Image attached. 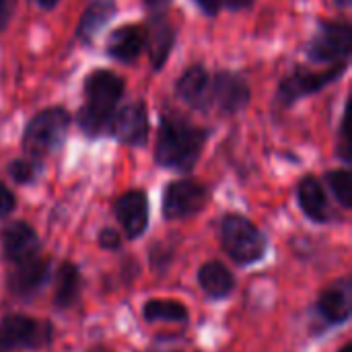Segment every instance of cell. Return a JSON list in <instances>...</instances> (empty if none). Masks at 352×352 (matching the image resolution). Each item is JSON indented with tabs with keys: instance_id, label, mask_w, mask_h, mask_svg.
I'll return each mask as SVG.
<instances>
[{
	"instance_id": "8992f818",
	"label": "cell",
	"mask_w": 352,
	"mask_h": 352,
	"mask_svg": "<svg viewBox=\"0 0 352 352\" xmlns=\"http://www.w3.org/2000/svg\"><path fill=\"white\" fill-rule=\"evenodd\" d=\"M352 50V31L349 25L322 23L309 43V58L316 62H340Z\"/></svg>"
},
{
	"instance_id": "5bb4252c",
	"label": "cell",
	"mask_w": 352,
	"mask_h": 352,
	"mask_svg": "<svg viewBox=\"0 0 352 352\" xmlns=\"http://www.w3.org/2000/svg\"><path fill=\"white\" fill-rule=\"evenodd\" d=\"M146 45V29L140 25H124L107 39V54L120 62H134Z\"/></svg>"
},
{
	"instance_id": "6da1fadb",
	"label": "cell",
	"mask_w": 352,
	"mask_h": 352,
	"mask_svg": "<svg viewBox=\"0 0 352 352\" xmlns=\"http://www.w3.org/2000/svg\"><path fill=\"white\" fill-rule=\"evenodd\" d=\"M204 142L206 130L196 128L182 118H165L159 130L155 159L163 167L188 171L196 165Z\"/></svg>"
},
{
	"instance_id": "30bf717a",
	"label": "cell",
	"mask_w": 352,
	"mask_h": 352,
	"mask_svg": "<svg viewBox=\"0 0 352 352\" xmlns=\"http://www.w3.org/2000/svg\"><path fill=\"white\" fill-rule=\"evenodd\" d=\"M0 243H2L4 258L12 264L27 262V260L35 258L39 252V239H37L35 231L23 221L6 225L0 235Z\"/></svg>"
},
{
	"instance_id": "7402d4cb",
	"label": "cell",
	"mask_w": 352,
	"mask_h": 352,
	"mask_svg": "<svg viewBox=\"0 0 352 352\" xmlns=\"http://www.w3.org/2000/svg\"><path fill=\"white\" fill-rule=\"evenodd\" d=\"M144 318L148 322H184L188 318V311L177 301L155 299L144 305Z\"/></svg>"
},
{
	"instance_id": "e0dca14e",
	"label": "cell",
	"mask_w": 352,
	"mask_h": 352,
	"mask_svg": "<svg viewBox=\"0 0 352 352\" xmlns=\"http://www.w3.org/2000/svg\"><path fill=\"white\" fill-rule=\"evenodd\" d=\"M299 204L303 212L318 223H326L332 217L326 192L316 177H305L299 184Z\"/></svg>"
},
{
	"instance_id": "484cf974",
	"label": "cell",
	"mask_w": 352,
	"mask_h": 352,
	"mask_svg": "<svg viewBox=\"0 0 352 352\" xmlns=\"http://www.w3.org/2000/svg\"><path fill=\"white\" fill-rule=\"evenodd\" d=\"M99 243H101V248H105V250H116V248H120V235H118L113 229H105V231H101V235H99Z\"/></svg>"
},
{
	"instance_id": "8fae6325",
	"label": "cell",
	"mask_w": 352,
	"mask_h": 352,
	"mask_svg": "<svg viewBox=\"0 0 352 352\" xmlns=\"http://www.w3.org/2000/svg\"><path fill=\"white\" fill-rule=\"evenodd\" d=\"M248 101H250V87L237 74L221 72L212 78V103H217L225 113H235L243 109Z\"/></svg>"
},
{
	"instance_id": "603a6c76",
	"label": "cell",
	"mask_w": 352,
	"mask_h": 352,
	"mask_svg": "<svg viewBox=\"0 0 352 352\" xmlns=\"http://www.w3.org/2000/svg\"><path fill=\"white\" fill-rule=\"evenodd\" d=\"M328 186L334 192L336 200L344 206L351 208L352 206V175L346 169H338V171H330L328 173Z\"/></svg>"
},
{
	"instance_id": "f1b7e54d",
	"label": "cell",
	"mask_w": 352,
	"mask_h": 352,
	"mask_svg": "<svg viewBox=\"0 0 352 352\" xmlns=\"http://www.w3.org/2000/svg\"><path fill=\"white\" fill-rule=\"evenodd\" d=\"M221 4L229 8H245L252 4V0H221Z\"/></svg>"
},
{
	"instance_id": "7a4b0ae2",
	"label": "cell",
	"mask_w": 352,
	"mask_h": 352,
	"mask_svg": "<svg viewBox=\"0 0 352 352\" xmlns=\"http://www.w3.org/2000/svg\"><path fill=\"white\" fill-rule=\"evenodd\" d=\"M124 93V82L109 70H95L87 76L85 95L87 103L78 111V124L87 134H101L109 128L116 113V105Z\"/></svg>"
},
{
	"instance_id": "d6986e66",
	"label": "cell",
	"mask_w": 352,
	"mask_h": 352,
	"mask_svg": "<svg viewBox=\"0 0 352 352\" xmlns=\"http://www.w3.org/2000/svg\"><path fill=\"white\" fill-rule=\"evenodd\" d=\"M80 295V274L74 264H62L56 276V295L54 303L60 309H68L78 301Z\"/></svg>"
},
{
	"instance_id": "277c9868",
	"label": "cell",
	"mask_w": 352,
	"mask_h": 352,
	"mask_svg": "<svg viewBox=\"0 0 352 352\" xmlns=\"http://www.w3.org/2000/svg\"><path fill=\"white\" fill-rule=\"evenodd\" d=\"M221 243L225 252L239 264L256 262L266 252V239L260 229L239 214L225 217L221 225Z\"/></svg>"
},
{
	"instance_id": "d4e9b609",
	"label": "cell",
	"mask_w": 352,
	"mask_h": 352,
	"mask_svg": "<svg viewBox=\"0 0 352 352\" xmlns=\"http://www.w3.org/2000/svg\"><path fill=\"white\" fill-rule=\"evenodd\" d=\"M12 208H14V196H12V192H10L6 186L0 182V219L6 217V214H10Z\"/></svg>"
},
{
	"instance_id": "4316f807",
	"label": "cell",
	"mask_w": 352,
	"mask_h": 352,
	"mask_svg": "<svg viewBox=\"0 0 352 352\" xmlns=\"http://www.w3.org/2000/svg\"><path fill=\"white\" fill-rule=\"evenodd\" d=\"M14 8H16V0H0V31L8 25Z\"/></svg>"
},
{
	"instance_id": "4fadbf2b",
	"label": "cell",
	"mask_w": 352,
	"mask_h": 352,
	"mask_svg": "<svg viewBox=\"0 0 352 352\" xmlns=\"http://www.w3.org/2000/svg\"><path fill=\"white\" fill-rule=\"evenodd\" d=\"M116 217L128 237H138L148 225V202L144 192H128L116 202Z\"/></svg>"
},
{
	"instance_id": "cb8c5ba5",
	"label": "cell",
	"mask_w": 352,
	"mask_h": 352,
	"mask_svg": "<svg viewBox=\"0 0 352 352\" xmlns=\"http://www.w3.org/2000/svg\"><path fill=\"white\" fill-rule=\"evenodd\" d=\"M37 161H29V159H19V161H12V165L8 167V173L10 177L16 182V184H31L35 177H37Z\"/></svg>"
},
{
	"instance_id": "4dcf8cb0",
	"label": "cell",
	"mask_w": 352,
	"mask_h": 352,
	"mask_svg": "<svg viewBox=\"0 0 352 352\" xmlns=\"http://www.w3.org/2000/svg\"><path fill=\"white\" fill-rule=\"evenodd\" d=\"M340 352H352V344H346V346H344Z\"/></svg>"
},
{
	"instance_id": "ba28073f",
	"label": "cell",
	"mask_w": 352,
	"mask_h": 352,
	"mask_svg": "<svg viewBox=\"0 0 352 352\" xmlns=\"http://www.w3.org/2000/svg\"><path fill=\"white\" fill-rule=\"evenodd\" d=\"M346 64L338 62L336 66L328 68V70H320V72H307V70H297L295 74L287 76L280 85V99L285 103H293L299 97L311 95L320 89H324L326 85H330L334 78H338L344 72Z\"/></svg>"
},
{
	"instance_id": "83f0119b",
	"label": "cell",
	"mask_w": 352,
	"mask_h": 352,
	"mask_svg": "<svg viewBox=\"0 0 352 352\" xmlns=\"http://www.w3.org/2000/svg\"><path fill=\"white\" fill-rule=\"evenodd\" d=\"M196 2H198V6H200L204 12H208V14H217L219 8L223 6L221 0H196Z\"/></svg>"
},
{
	"instance_id": "ffe728a7",
	"label": "cell",
	"mask_w": 352,
	"mask_h": 352,
	"mask_svg": "<svg viewBox=\"0 0 352 352\" xmlns=\"http://www.w3.org/2000/svg\"><path fill=\"white\" fill-rule=\"evenodd\" d=\"M116 12V0H93L78 25V37L91 39L93 35L99 33V29L113 16Z\"/></svg>"
},
{
	"instance_id": "9c48e42d",
	"label": "cell",
	"mask_w": 352,
	"mask_h": 352,
	"mask_svg": "<svg viewBox=\"0 0 352 352\" xmlns=\"http://www.w3.org/2000/svg\"><path fill=\"white\" fill-rule=\"evenodd\" d=\"M113 136L126 144L138 146L146 142L148 134V116L146 107L142 103H130L122 107L118 113H113L111 124H109Z\"/></svg>"
},
{
	"instance_id": "ac0fdd59",
	"label": "cell",
	"mask_w": 352,
	"mask_h": 352,
	"mask_svg": "<svg viewBox=\"0 0 352 352\" xmlns=\"http://www.w3.org/2000/svg\"><path fill=\"white\" fill-rule=\"evenodd\" d=\"M198 278H200V285L202 289L210 295V297H227L233 287H235V280H233V274L221 264V262H208L200 268L198 272Z\"/></svg>"
},
{
	"instance_id": "9a60e30c",
	"label": "cell",
	"mask_w": 352,
	"mask_h": 352,
	"mask_svg": "<svg viewBox=\"0 0 352 352\" xmlns=\"http://www.w3.org/2000/svg\"><path fill=\"white\" fill-rule=\"evenodd\" d=\"M50 276V262L35 256L27 262L16 264L14 272L8 278V287L14 295L27 297L35 291H39Z\"/></svg>"
},
{
	"instance_id": "52a82bcc",
	"label": "cell",
	"mask_w": 352,
	"mask_h": 352,
	"mask_svg": "<svg viewBox=\"0 0 352 352\" xmlns=\"http://www.w3.org/2000/svg\"><path fill=\"white\" fill-rule=\"evenodd\" d=\"M206 204V190L190 179L175 182L167 186L163 196V214L165 219L177 221L196 214Z\"/></svg>"
},
{
	"instance_id": "44dd1931",
	"label": "cell",
	"mask_w": 352,
	"mask_h": 352,
	"mask_svg": "<svg viewBox=\"0 0 352 352\" xmlns=\"http://www.w3.org/2000/svg\"><path fill=\"white\" fill-rule=\"evenodd\" d=\"M153 19V31H146V43H151V60L155 68H161L163 62L169 56V50L173 45V31L165 16H151Z\"/></svg>"
},
{
	"instance_id": "3957f363",
	"label": "cell",
	"mask_w": 352,
	"mask_h": 352,
	"mask_svg": "<svg viewBox=\"0 0 352 352\" xmlns=\"http://www.w3.org/2000/svg\"><path fill=\"white\" fill-rule=\"evenodd\" d=\"M70 118L64 109L52 107L39 111L29 124L23 134V148L31 159L45 157L54 153L66 138Z\"/></svg>"
},
{
	"instance_id": "5b68a950",
	"label": "cell",
	"mask_w": 352,
	"mask_h": 352,
	"mask_svg": "<svg viewBox=\"0 0 352 352\" xmlns=\"http://www.w3.org/2000/svg\"><path fill=\"white\" fill-rule=\"evenodd\" d=\"M52 340V326L27 316H8L0 322V352L41 349Z\"/></svg>"
},
{
	"instance_id": "2e32d148",
	"label": "cell",
	"mask_w": 352,
	"mask_h": 352,
	"mask_svg": "<svg viewBox=\"0 0 352 352\" xmlns=\"http://www.w3.org/2000/svg\"><path fill=\"white\" fill-rule=\"evenodd\" d=\"M320 314L332 322V324H340V322H346L349 316H351L352 307V291L351 283L349 280H342L338 283L336 287H332L330 291H326L320 299Z\"/></svg>"
},
{
	"instance_id": "f546056e",
	"label": "cell",
	"mask_w": 352,
	"mask_h": 352,
	"mask_svg": "<svg viewBox=\"0 0 352 352\" xmlns=\"http://www.w3.org/2000/svg\"><path fill=\"white\" fill-rule=\"evenodd\" d=\"M37 2H39V6H43V8H52V6H56L58 0H37Z\"/></svg>"
},
{
	"instance_id": "7c38bea8",
	"label": "cell",
	"mask_w": 352,
	"mask_h": 352,
	"mask_svg": "<svg viewBox=\"0 0 352 352\" xmlns=\"http://www.w3.org/2000/svg\"><path fill=\"white\" fill-rule=\"evenodd\" d=\"M177 95L194 109H208L212 103V76L204 66L188 68L177 82Z\"/></svg>"
}]
</instances>
